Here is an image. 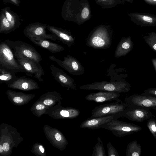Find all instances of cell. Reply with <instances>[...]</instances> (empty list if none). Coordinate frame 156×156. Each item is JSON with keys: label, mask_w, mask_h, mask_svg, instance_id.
Returning a JSON list of instances; mask_svg holds the SVG:
<instances>
[{"label": "cell", "mask_w": 156, "mask_h": 156, "mask_svg": "<svg viewBox=\"0 0 156 156\" xmlns=\"http://www.w3.org/2000/svg\"><path fill=\"white\" fill-rule=\"evenodd\" d=\"M112 41L111 30L105 26L95 28L90 34L87 39L86 45L95 49H105L111 46Z\"/></svg>", "instance_id": "cell-1"}, {"label": "cell", "mask_w": 156, "mask_h": 156, "mask_svg": "<svg viewBox=\"0 0 156 156\" xmlns=\"http://www.w3.org/2000/svg\"><path fill=\"white\" fill-rule=\"evenodd\" d=\"M4 41L11 49L16 59L32 60L37 62L42 60L40 54L35 48L26 42L8 39Z\"/></svg>", "instance_id": "cell-2"}, {"label": "cell", "mask_w": 156, "mask_h": 156, "mask_svg": "<svg viewBox=\"0 0 156 156\" xmlns=\"http://www.w3.org/2000/svg\"><path fill=\"white\" fill-rule=\"evenodd\" d=\"M115 102L100 105L92 111L90 118L114 115L119 119L123 117L128 105L118 98Z\"/></svg>", "instance_id": "cell-3"}, {"label": "cell", "mask_w": 156, "mask_h": 156, "mask_svg": "<svg viewBox=\"0 0 156 156\" xmlns=\"http://www.w3.org/2000/svg\"><path fill=\"white\" fill-rule=\"evenodd\" d=\"M101 128L110 131L116 136L122 137L137 132L142 130L141 127L135 124L112 119L101 126Z\"/></svg>", "instance_id": "cell-4"}, {"label": "cell", "mask_w": 156, "mask_h": 156, "mask_svg": "<svg viewBox=\"0 0 156 156\" xmlns=\"http://www.w3.org/2000/svg\"><path fill=\"white\" fill-rule=\"evenodd\" d=\"M13 53L4 41L0 44V67L4 68L15 73L25 71L16 59Z\"/></svg>", "instance_id": "cell-5"}, {"label": "cell", "mask_w": 156, "mask_h": 156, "mask_svg": "<svg viewBox=\"0 0 156 156\" xmlns=\"http://www.w3.org/2000/svg\"><path fill=\"white\" fill-rule=\"evenodd\" d=\"M79 88L84 90L125 93L129 90V87L122 82L102 81L82 85Z\"/></svg>", "instance_id": "cell-6"}, {"label": "cell", "mask_w": 156, "mask_h": 156, "mask_svg": "<svg viewBox=\"0 0 156 156\" xmlns=\"http://www.w3.org/2000/svg\"><path fill=\"white\" fill-rule=\"evenodd\" d=\"M49 58L72 75H80L84 72V67L80 62L69 55L64 57L63 60L58 59L53 55L49 56Z\"/></svg>", "instance_id": "cell-7"}, {"label": "cell", "mask_w": 156, "mask_h": 156, "mask_svg": "<svg viewBox=\"0 0 156 156\" xmlns=\"http://www.w3.org/2000/svg\"><path fill=\"white\" fill-rule=\"evenodd\" d=\"M125 103L128 107H137L156 110V97L141 94L126 95Z\"/></svg>", "instance_id": "cell-8"}, {"label": "cell", "mask_w": 156, "mask_h": 156, "mask_svg": "<svg viewBox=\"0 0 156 156\" xmlns=\"http://www.w3.org/2000/svg\"><path fill=\"white\" fill-rule=\"evenodd\" d=\"M16 59L24 70L27 75L33 76L39 81L43 80L42 77L44 73L39 62L27 59Z\"/></svg>", "instance_id": "cell-9"}, {"label": "cell", "mask_w": 156, "mask_h": 156, "mask_svg": "<svg viewBox=\"0 0 156 156\" xmlns=\"http://www.w3.org/2000/svg\"><path fill=\"white\" fill-rule=\"evenodd\" d=\"M154 115L148 108L128 107L124 115L128 119L136 122H141L148 120Z\"/></svg>", "instance_id": "cell-10"}, {"label": "cell", "mask_w": 156, "mask_h": 156, "mask_svg": "<svg viewBox=\"0 0 156 156\" xmlns=\"http://www.w3.org/2000/svg\"><path fill=\"white\" fill-rule=\"evenodd\" d=\"M51 74L54 79L62 86L75 90L76 87L74 80L62 69L53 64L50 66Z\"/></svg>", "instance_id": "cell-11"}, {"label": "cell", "mask_w": 156, "mask_h": 156, "mask_svg": "<svg viewBox=\"0 0 156 156\" xmlns=\"http://www.w3.org/2000/svg\"><path fill=\"white\" fill-rule=\"evenodd\" d=\"M45 27L41 25H33L27 27L24 31V34L28 38H37L58 40L57 37L52 34H47L45 31Z\"/></svg>", "instance_id": "cell-12"}, {"label": "cell", "mask_w": 156, "mask_h": 156, "mask_svg": "<svg viewBox=\"0 0 156 156\" xmlns=\"http://www.w3.org/2000/svg\"><path fill=\"white\" fill-rule=\"evenodd\" d=\"M131 20L141 26H156V15L149 13L134 12L128 14Z\"/></svg>", "instance_id": "cell-13"}, {"label": "cell", "mask_w": 156, "mask_h": 156, "mask_svg": "<svg viewBox=\"0 0 156 156\" xmlns=\"http://www.w3.org/2000/svg\"><path fill=\"white\" fill-rule=\"evenodd\" d=\"M118 119V117L114 115L90 118L82 122L80 126V127L91 129H98L101 128L103 125L111 120Z\"/></svg>", "instance_id": "cell-14"}, {"label": "cell", "mask_w": 156, "mask_h": 156, "mask_svg": "<svg viewBox=\"0 0 156 156\" xmlns=\"http://www.w3.org/2000/svg\"><path fill=\"white\" fill-rule=\"evenodd\" d=\"M120 95V93L117 92L100 91L90 93L87 95L85 98L87 101L100 103L116 100Z\"/></svg>", "instance_id": "cell-15"}, {"label": "cell", "mask_w": 156, "mask_h": 156, "mask_svg": "<svg viewBox=\"0 0 156 156\" xmlns=\"http://www.w3.org/2000/svg\"><path fill=\"white\" fill-rule=\"evenodd\" d=\"M47 28L49 31L57 37L58 40L68 46L70 47L74 44L75 38L70 33L62 29L52 26H48Z\"/></svg>", "instance_id": "cell-16"}, {"label": "cell", "mask_w": 156, "mask_h": 156, "mask_svg": "<svg viewBox=\"0 0 156 156\" xmlns=\"http://www.w3.org/2000/svg\"><path fill=\"white\" fill-rule=\"evenodd\" d=\"M29 39L36 45L48 50L52 53L60 52L65 49V48L60 45L51 42L47 39L32 38Z\"/></svg>", "instance_id": "cell-17"}, {"label": "cell", "mask_w": 156, "mask_h": 156, "mask_svg": "<svg viewBox=\"0 0 156 156\" xmlns=\"http://www.w3.org/2000/svg\"><path fill=\"white\" fill-rule=\"evenodd\" d=\"M8 86L14 88L27 90L38 87L37 83L32 79L21 76L17 78L13 82L8 84Z\"/></svg>", "instance_id": "cell-18"}, {"label": "cell", "mask_w": 156, "mask_h": 156, "mask_svg": "<svg viewBox=\"0 0 156 156\" xmlns=\"http://www.w3.org/2000/svg\"><path fill=\"white\" fill-rule=\"evenodd\" d=\"M15 73L7 69L0 67V83L9 84L13 82L18 77Z\"/></svg>", "instance_id": "cell-19"}, {"label": "cell", "mask_w": 156, "mask_h": 156, "mask_svg": "<svg viewBox=\"0 0 156 156\" xmlns=\"http://www.w3.org/2000/svg\"><path fill=\"white\" fill-rule=\"evenodd\" d=\"M142 152L140 144L134 140L129 143L126 147V156H140Z\"/></svg>", "instance_id": "cell-20"}, {"label": "cell", "mask_w": 156, "mask_h": 156, "mask_svg": "<svg viewBox=\"0 0 156 156\" xmlns=\"http://www.w3.org/2000/svg\"><path fill=\"white\" fill-rule=\"evenodd\" d=\"M125 40L122 39L118 44L115 51V57L119 58L124 55L125 51L130 48L129 43Z\"/></svg>", "instance_id": "cell-21"}, {"label": "cell", "mask_w": 156, "mask_h": 156, "mask_svg": "<svg viewBox=\"0 0 156 156\" xmlns=\"http://www.w3.org/2000/svg\"><path fill=\"white\" fill-rule=\"evenodd\" d=\"M98 142L93 147L92 156H106L103 141L100 137L97 138Z\"/></svg>", "instance_id": "cell-22"}, {"label": "cell", "mask_w": 156, "mask_h": 156, "mask_svg": "<svg viewBox=\"0 0 156 156\" xmlns=\"http://www.w3.org/2000/svg\"><path fill=\"white\" fill-rule=\"evenodd\" d=\"M96 3L104 8H111L123 3L121 0H95Z\"/></svg>", "instance_id": "cell-23"}, {"label": "cell", "mask_w": 156, "mask_h": 156, "mask_svg": "<svg viewBox=\"0 0 156 156\" xmlns=\"http://www.w3.org/2000/svg\"><path fill=\"white\" fill-rule=\"evenodd\" d=\"M152 116L147 120V126L154 138L156 139V120Z\"/></svg>", "instance_id": "cell-24"}, {"label": "cell", "mask_w": 156, "mask_h": 156, "mask_svg": "<svg viewBox=\"0 0 156 156\" xmlns=\"http://www.w3.org/2000/svg\"><path fill=\"white\" fill-rule=\"evenodd\" d=\"M108 156H119L117 151L111 143L109 142L107 145Z\"/></svg>", "instance_id": "cell-25"}, {"label": "cell", "mask_w": 156, "mask_h": 156, "mask_svg": "<svg viewBox=\"0 0 156 156\" xmlns=\"http://www.w3.org/2000/svg\"><path fill=\"white\" fill-rule=\"evenodd\" d=\"M5 14L6 18L10 23L11 27L13 30L15 27V21L12 15L8 12L5 11Z\"/></svg>", "instance_id": "cell-26"}, {"label": "cell", "mask_w": 156, "mask_h": 156, "mask_svg": "<svg viewBox=\"0 0 156 156\" xmlns=\"http://www.w3.org/2000/svg\"><path fill=\"white\" fill-rule=\"evenodd\" d=\"M142 94L156 97V89H151L146 90Z\"/></svg>", "instance_id": "cell-27"}, {"label": "cell", "mask_w": 156, "mask_h": 156, "mask_svg": "<svg viewBox=\"0 0 156 156\" xmlns=\"http://www.w3.org/2000/svg\"><path fill=\"white\" fill-rule=\"evenodd\" d=\"M146 3L150 5H156V0H143Z\"/></svg>", "instance_id": "cell-28"}, {"label": "cell", "mask_w": 156, "mask_h": 156, "mask_svg": "<svg viewBox=\"0 0 156 156\" xmlns=\"http://www.w3.org/2000/svg\"><path fill=\"white\" fill-rule=\"evenodd\" d=\"M4 151H8L9 149V144L7 143H5L3 145Z\"/></svg>", "instance_id": "cell-29"}, {"label": "cell", "mask_w": 156, "mask_h": 156, "mask_svg": "<svg viewBox=\"0 0 156 156\" xmlns=\"http://www.w3.org/2000/svg\"><path fill=\"white\" fill-rule=\"evenodd\" d=\"M13 101L16 103H21L23 102V100L19 97H16L13 98Z\"/></svg>", "instance_id": "cell-30"}, {"label": "cell", "mask_w": 156, "mask_h": 156, "mask_svg": "<svg viewBox=\"0 0 156 156\" xmlns=\"http://www.w3.org/2000/svg\"><path fill=\"white\" fill-rule=\"evenodd\" d=\"M44 104L46 105H51L53 103V101L51 100L47 99L43 101Z\"/></svg>", "instance_id": "cell-31"}, {"label": "cell", "mask_w": 156, "mask_h": 156, "mask_svg": "<svg viewBox=\"0 0 156 156\" xmlns=\"http://www.w3.org/2000/svg\"><path fill=\"white\" fill-rule=\"evenodd\" d=\"M55 138L58 141H59L62 140V136L59 133H56L55 135Z\"/></svg>", "instance_id": "cell-32"}, {"label": "cell", "mask_w": 156, "mask_h": 156, "mask_svg": "<svg viewBox=\"0 0 156 156\" xmlns=\"http://www.w3.org/2000/svg\"><path fill=\"white\" fill-rule=\"evenodd\" d=\"M36 109L38 110H42L44 108V106L41 104L38 105L36 106Z\"/></svg>", "instance_id": "cell-33"}, {"label": "cell", "mask_w": 156, "mask_h": 156, "mask_svg": "<svg viewBox=\"0 0 156 156\" xmlns=\"http://www.w3.org/2000/svg\"><path fill=\"white\" fill-rule=\"evenodd\" d=\"M39 149L42 153H43L44 152V150L42 146H40L39 147Z\"/></svg>", "instance_id": "cell-34"}, {"label": "cell", "mask_w": 156, "mask_h": 156, "mask_svg": "<svg viewBox=\"0 0 156 156\" xmlns=\"http://www.w3.org/2000/svg\"><path fill=\"white\" fill-rule=\"evenodd\" d=\"M4 149L3 146H2L1 145H0V153H2Z\"/></svg>", "instance_id": "cell-35"}, {"label": "cell", "mask_w": 156, "mask_h": 156, "mask_svg": "<svg viewBox=\"0 0 156 156\" xmlns=\"http://www.w3.org/2000/svg\"><path fill=\"white\" fill-rule=\"evenodd\" d=\"M125 1L129 3H132L133 2L134 0H124Z\"/></svg>", "instance_id": "cell-36"}, {"label": "cell", "mask_w": 156, "mask_h": 156, "mask_svg": "<svg viewBox=\"0 0 156 156\" xmlns=\"http://www.w3.org/2000/svg\"><path fill=\"white\" fill-rule=\"evenodd\" d=\"M14 3L17 4V2L16 0H11Z\"/></svg>", "instance_id": "cell-37"}, {"label": "cell", "mask_w": 156, "mask_h": 156, "mask_svg": "<svg viewBox=\"0 0 156 156\" xmlns=\"http://www.w3.org/2000/svg\"><path fill=\"white\" fill-rule=\"evenodd\" d=\"M153 48L154 49L156 50V44H154V45H153Z\"/></svg>", "instance_id": "cell-38"}]
</instances>
